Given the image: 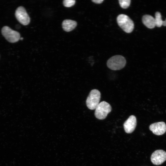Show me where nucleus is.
Returning <instances> with one entry per match:
<instances>
[{
	"instance_id": "nucleus-1",
	"label": "nucleus",
	"mask_w": 166,
	"mask_h": 166,
	"mask_svg": "<svg viewBox=\"0 0 166 166\" xmlns=\"http://www.w3.org/2000/svg\"><path fill=\"white\" fill-rule=\"evenodd\" d=\"M117 19L119 26L124 32L129 33L133 30V22L128 16L124 14H120L117 16Z\"/></svg>"
},
{
	"instance_id": "nucleus-2",
	"label": "nucleus",
	"mask_w": 166,
	"mask_h": 166,
	"mask_svg": "<svg viewBox=\"0 0 166 166\" xmlns=\"http://www.w3.org/2000/svg\"><path fill=\"white\" fill-rule=\"evenodd\" d=\"M126 61L124 57L120 55L113 56L107 61V65L110 69L114 70H119L125 66Z\"/></svg>"
},
{
	"instance_id": "nucleus-3",
	"label": "nucleus",
	"mask_w": 166,
	"mask_h": 166,
	"mask_svg": "<svg viewBox=\"0 0 166 166\" xmlns=\"http://www.w3.org/2000/svg\"><path fill=\"white\" fill-rule=\"evenodd\" d=\"M101 97V93L98 90H92L86 100V105L88 108L91 110L95 109L99 103Z\"/></svg>"
},
{
	"instance_id": "nucleus-4",
	"label": "nucleus",
	"mask_w": 166,
	"mask_h": 166,
	"mask_svg": "<svg viewBox=\"0 0 166 166\" xmlns=\"http://www.w3.org/2000/svg\"><path fill=\"white\" fill-rule=\"evenodd\" d=\"M112 107L110 105L105 101L100 103L95 109V116L99 120L106 118L108 114L111 112Z\"/></svg>"
},
{
	"instance_id": "nucleus-5",
	"label": "nucleus",
	"mask_w": 166,
	"mask_h": 166,
	"mask_svg": "<svg viewBox=\"0 0 166 166\" xmlns=\"http://www.w3.org/2000/svg\"><path fill=\"white\" fill-rule=\"evenodd\" d=\"M2 33L6 39L11 43L17 42L20 38V34L18 32L12 30L7 26L2 27Z\"/></svg>"
},
{
	"instance_id": "nucleus-6",
	"label": "nucleus",
	"mask_w": 166,
	"mask_h": 166,
	"mask_svg": "<svg viewBox=\"0 0 166 166\" xmlns=\"http://www.w3.org/2000/svg\"><path fill=\"white\" fill-rule=\"evenodd\" d=\"M15 16L18 21L23 25H27L30 22V17L23 6H19L15 12Z\"/></svg>"
},
{
	"instance_id": "nucleus-7",
	"label": "nucleus",
	"mask_w": 166,
	"mask_h": 166,
	"mask_svg": "<svg viewBox=\"0 0 166 166\" xmlns=\"http://www.w3.org/2000/svg\"><path fill=\"white\" fill-rule=\"evenodd\" d=\"M151 160L155 165L162 164L166 160V152L162 150H156L152 154Z\"/></svg>"
},
{
	"instance_id": "nucleus-8",
	"label": "nucleus",
	"mask_w": 166,
	"mask_h": 166,
	"mask_svg": "<svg viewBox=\"0 0 166 166\" xmlns=\"http://www.w3.org/2000/svg\"><path fill=\"white\" fill-rule=\"evenodd\" d=\"M149 128L154 134L161 135L166 132V125L163 121L154 123L149 126Z\"/></svg>"
},
{
	"instance_id": "nucleus-9",
	"label": "nucleus",
	"mask_w": 166,
	"mask_h": 166,
	"mask_svg": "<svg viewBox=\"0 0 166 166\" xmlns=\"http://www.w3.org/2000/svg\"><path fill=\"white\" fill-rule=\"evenodd\" d=\"M136 125V119L134 115L130 116L124 124L123 126L125 132L128 133L132 132L135 130Z\"/></svg>"
},
{
	"instance_id": "nucleus-10",
	"label": "nucleus",
	"mask_w": 166,
	"mask_h": 166,
	"mask_svg": "<svg viewBox=\"0 0 166 166\" xmlns=\"http://www.w3.org/2000/svg\"><path fill=\"white\" fill-rule=\"evenodd\" d=\"M142 22L147 28L153 29L156 26L155 18L148 14L144 15L142 18Z\"/></svg>"
},
{
	"instance_id": "nucleus-11",
	"label": "nucleus",
	"mask_w": 166,
	"mask_h": 166,
	"mask_svg": "<svg viewBox=\"0 0 166 166\" xmlns=\"http://www.w3.org/2000/svg\"><path fill=\"white\" fill-rule=\"evenodd\" d=\"M77 23L75 21L70 19H65L62 23V27L64 30L69 32L73 30L77 26Z\"/></svg>"
},
{
	"instance_id": "nucleus-12",
	"label": "nucleus",
	"mask_w": 166,
	"mask_h": 166,
	"mask_svg": "<svg viewBox=\"0 0 166 166\" xmlns=\"http://www.w3.org/2000/svg\"><path fill=\"white\" fill-rule=\"evenodd\" d=\"M155 17L156 26L158 27H160L162 25L166 26V19L164 21L162 20L161 14L160 12H156Z\"/></svg>"
},
{
	"instance_id": "nucleus-13",
	"label": "nucleus",
	"mask_w": 166,
	"mask_h": 166,
	"mask_svg": "<svg viewBox=\"0 0 166 166\" xmlns=\"http://www.w3.org/2000/svg\"><path fill=\"white\" fill-rule=\"evenodd\" d=\"M118 1L121 7L123 9L128 8L130 6L131 2L130 0H120Z\"/></svg>"
},
{
	"instance_id": "nucleus-14",
	"label": "nucleus",
	"mask_w": 166,
	"mask_h": 166,
	"mask_svg": "<svg viewBox=\"0 0 166 166\" xmlns=\"http://www.w3.org/2000/svg\"><path fill=\"white\" fill-rule=\"evenodd\" d=\"M75 3V0H65L63 1L64 6L67 7H71L73 6Z\"/></svg>"
},
{
	"instance_id": "nucleus-15",
	"label": "nucleus",
	"mask_w": 166,
	"mask_h": 166,
	"mask_svg": "<svg viewBox=\"0 0 166 166\" xmlns=\"http://www.w3.org/2000/svg\"><path fill=\"white\" fill-rule=\"evenodd\" d=\"M104 0H92V1L96 4H101L103 1Z\"/></svg>"
},
{
	"instance_id": "nucleus-16",
	"label": "nucleus",
	"mask_w": 166,
	"mask_h": 166,
	"mask_svg": "<svg viewBox=\"0 0 166 166\" xmlns=\"http://www.w3.org/2000/svg\"><path fill=\"white\" fill-rule=\"evenodd\" d=\"M23 39V38H20V39L21 40H22Z\"/></svg>"
}]
</instances>
